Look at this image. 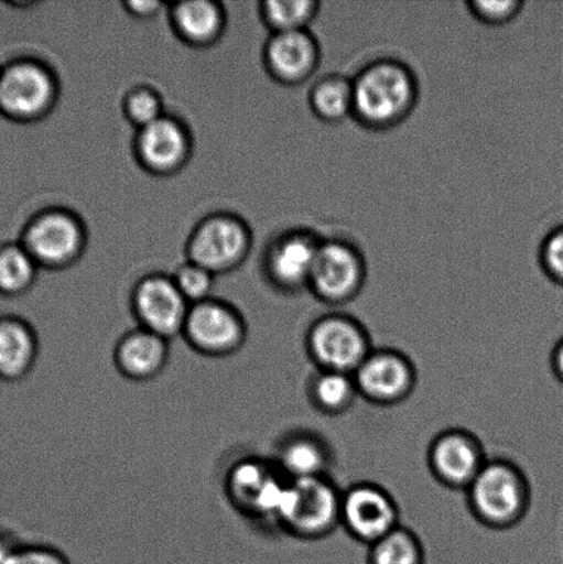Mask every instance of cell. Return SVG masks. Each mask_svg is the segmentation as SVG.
I'll list each match as a JSON object with an SVG mask.
<instances>
[{
    "mask_svg": "<svg viewBox=\"0 0 563 564\" xmlns=\"http://www.w3.org/2000/svg\"><path fill=\"white\" fill-rule=\"evenodd\" d=\"M351 82L353 116L368 129H389L408 118L415 107L416 77L400 61H375Z\"/></svg>",
    "mask_w": 563,
    "mask_h": 564,
    "instance_id": "1",
    "label": "cell"
},
{
    "mask_svg": "<svg viewBox=\"0 0 563 564\" xmlns=\"http://www.w3.org/2000/svg\"><path fill=\"white\" fill-rule=\"evenodd\" d=\"M468 507L484 527L515 528L531 507V486L526 474L509 460H488L466 490Z\"/></svg>",
    "mask_w": 563,
    "mask_h": 564,
    "instance_id": "2",
    "label": "cell"
},
{
    "mask_svg": "<svg viewBox=\"0 0 563 564\" xmlns=\"http://www.w3.org/2000/svg\"><path fill=\"white\" fill-rule=\"evenodd\" d=\"M342 491L329 477L290 480L278 527L305 541L327 538L340 527Z\"/></svg>",
    "mask_w": 563,
    "mask_h": 564,
    "instance_id": "3",
    "label": "cell"
},
{
    "mask_svg": "<svg viewBox=\"0 0 563 564\" xmlns=\"http://www.w3.org/2000/svg\"><path fill=\"white\" fill-rule=\"evenodd\" d=\"M290 480L273 458L246 456L225 474V495L235 510L248 519L278 527V517Z\"/></svg>",
    "mask_w": 563,
    "mask_h": 564,
    "instance_id": "4",
    "label": "cell"
},
{
    "mask_svg": "<svg viewBox=\"0 0 563 564\" xmlns=\"http://www.w3.org/2000/svg\"><path fill=\"white\" fill-rule=\"evenodd\" d=\"M306 352L318 370L355 375L373 350L361 323L347 314L323 315L306 332Z\"/></svg>",
    "mask_w": 563,
    "mask_h": 564,
    "instance_id": "5",
    "label": "cell"
},
{
    "mask_svg": "<svg viewBox=\"0 0 563 564\" xmlns=\"http://www.w3.org/2000/svg\"><path fill=\"white\" fill-rule=\"evenodd\" d=\"M247 330L246 321L236 308L208 299L191 306L182 337L204 357L225 358L245 347Z\"/></svg>",
    "mask_w": 563,
    "mask_h": 564,
    "instance_id": "6",
    "label": "cell"
},
{
    "mask_svg": "<svg viewBox=\"0 0 563 564\" xmlns=\"http://www.w3.org/2000/svg\"><path fill=\"white\" fill-rule=\"evenodd\" d=\"M366 281L362 253L350 242L327 240L320 242L308 290L320 301L339 306L353 301Z\"/></svg>",
    "mask_w": 563,
    "mask_h": 564,
    "instance_id": "7",
    "label": "cell"
},
{
    "mask_svg": "<svg viewBox=\"0 0 563 564\" xmlns=\"http://www.w3.org/2000/svg\"><path fill=\"white\" fill-rule=\"evenodd\" d=\"M340 527L358 543L371 546L400 527V510L382 486L361 482L342 491Z\"/></svg>",
    "mask_w": 563,
    "mask_h": 564,
    "instance_id": "8",
    "label": "cell"
},
{
    "mask_svg": "<svg viewBox=\"0 0 563 564\" xmlns=\"http://www.w3.org/2000/svg\"><path fill=\"white\" fill-rule=\"evenodd\" d=\"M353 378L358 395L382 406L405 401L415 390L418 380L410 357L394 348H373Z\"/></svg>",
    "mask_w": 563,
    "mask_h": 564,
    "instance_id": "9",
    "label": "cell"
},
{
    "mask_svg": "<svg viewBox=\"0 0 563 564\" xmlns=\"http://www.w3.org/2000/svg\"><path fill=\"white\" fill-rule=\"evenodd\" d=\"M488 458L481 442L470 431L450 429L432 441L427 464L441 485L454 490H467L481 473Z\"/></svg>",
    "mask_w": 563,
    "mask_h": 564,
    "instance_id": "10",
    "label": "cell"
},
{
    "mask_svg": "<svg viewBox=\"0 0 563 564\" xmlns=\"http://www.w3.org/2000/svg\"><path fill=\"white\" fill-rule=\"evenodd\" d=\"M132 308L140 328L171 341L182 336L191 304L174 280L152 278L137 286Z\"/></svg>",
    "mask_w": 563,
    "mask_h": 564,
    "instance_id": "11",
    "label": "cell"
},
{
    "mask_svg": "<svg viewBox=\"0 0 563 564\" xmlns=\"http://www.w3.org/2000/svg\"><path fill=\"white\" fill-rule=\"evenodd\" d=\"M52 91V82L41 66L20 63L0 72V108L15 118L41 112Z\"/></svg>",
    "mask_w": 563,
    "mask_h": 564,
    "instance_id": "12",
    "label": "cell"
},
{
    "mask_svg": "<svg viewBox=\"0 0 563 564\" xmlns=\"http://www.w3.org/2000/svg\"><path fill=\"white\" fill-rule=\"evenodd\" d=\"M169 358L170 341L142 328L127 332L113 350L116 369L132 381L156 379L167 367Z\"/></svg>",
    "mask_w": 563,
    "mask_h": 564,
    "instance_id": "13",
    "label": "cell"
},
{
    "mask_svg": "<svg viewBox=\"0 0 563 564\" xmlns=\"http://www.w3.org/2000/svg\"><path fill=\"white\" fill-rule=\"evenodd\" d=\"M273 460L289 480L329 477L333 452L322 436L295 431L280 442Z\"/></svg>",
    "mask_w": 563,
    "mask_h": 564,
    "instance_id": "14",
    "label": "cell"
},
{
    "mask_svg": "<svg viewBox=\"0 0 563 564\" xmlns=\"http://www.w3.org/2000/svg\"><path fill=\"white\" fill-rule=\"evenodd\" d=\"M246 247V234L235 220L217 218L208 220L192 241L191 252L197 267L209 273L229 268L241 257Z\"/></svg>",
    "mask_w": 563,
    "mask_h": 564,
    "instance_id": "15",
    "label": "cell"
},
{
    "mask_svg": "<svg viewBox=\"0 0 563 564\" xmlns=\"http://www.w3.org/2000/svg\"><path fill=\"white\" fill-rule=\"evenodd\" d=\"M320 242L307 231L284 237L273 248L270 256V275L275 284L285 291H300L308 288Z\"/></svg>",
    "mask_w": 563,
    "mask_h": 564,
    "instance_id": "16",
    "label": "cell"
},
{
    "mask_svg": "<svg viewBox=\"0 0 563 564\" xmlns=\"http://www.w3.org/2000/svg\"><path fill=\"white\" fill-rule=\"evenodd\" d=\"M37 357L39 337L33 326L14 315L0 317V381L24 380Z\"/></svg>",
    "mask_w": 563,
    "mask_h": 564,
    "instance_id": "17",
    "label": "cell"
},
{
    "mask_svg": "<svg viewBox=\"0 0 563 564\" xmlns=\"http://www.w3.org/2000/svg\"><path fill=\"white\" fill-rule=\"evenodd\" d=\"M80 245V231L65 215H46L35 220L26 234L25 250L33 261L59 264L69 259Z\"/></svg>",
    "mask_w": 563,
    "mask_h": 564,
    "instance_id": "18",
    "label": "cell"
},
{
    "mask_svg": "<svg viewBox=\"0 0 563 564\" xmlns=\"http://www.w3.org/2000/svg\"><path fill=\"white\" fill-rule=\"evenodd\" d=\"M268 57L281 79L300 82L316 68L318 46L305 31L279 32L269 44Z\"/></svg>",
    "mask_w": 563,
    "mask_h": 564,
    "instance_id": "19",
    "label": "cell"
},
{
    "mask_svg": "<svg viewBox=\"0 0 563 564\" xmlns=\"http://www.w3.org/2000/svg\"><path fill=\"white\" fill-rule=\"evenodd\" d=\"M307 394L312 405L328 416L349 411L360 397L353 375L333 370H317L308 381Z\"/></svg>",
    "mask_w": 563,
    "mask_h": 564,
    "instance_id": "20",
    "label": "cell"
},
{
    "mask_svg": "<svg viewBox=\"0 0 563 564\" xmlns=\"http://www.w3.org/2000/svg\"><path fill=\"white\" fill-rule=\"evenodd\" d=\"M140 148L142 158L156 169L173 167L184 156V132L173 121L160 118L143 127Z\"/></svg>",
    "mask_w": 563,
    "mask_h": 564,
    "instance_id": "21",
    "label": "cell"
},
{
    "mask_svg": "<svg viewBox=\"0 0 563 564\" xmlns=\"http://www.w3.org/2000/svg\"><path fill=\"white\" fill-rule=\"evenodd\" d=\"M314 113L336 123L353 116V82L345 76L329 75L317 82L311 94Z\"/></svg>",
    "mask_w": 563,
    "mask_h": 564,
    "instance_id": "22",
    "label": "cell"
},
{
    "mask_svg": "<svg viewBox=\"0 0 563 564\" xmlns=\"http://www.w3.org/2000/svg\"><path fill=\"white\" fill-rule=\"evenodd\" d=\"M368 564H424L422 541L412 530L400 524L369 546Z\"/></svg>",
    "mask_w": 563,
    "mask_h": 564,
    "instance_id": "23",
    "label": "cell"
},
{
    "mask_svg": "<svg viewBox=\"0 0 563 564\" xmlns=\"http://www.w3.org/2000/svg\"><path fill=\"white\" fill-rule=\"evenodd\" d=\"M35 262L26 250L8 247L0 250V293L17 296L31 286Z\"/></svg>",
    "mask_w": 563,
    "mask_h": 564,
    "instance_id": "24",
    "label": "cell"
},
{
    "mask_svg": "<svg viewBox=\"0 0 563 564\" xmlns=\"http://www.w3.org/2000/svg\"><path fill=\"white\" fill-rule=\"evenodd\" d=\"M175 17L182 32L197 41L214 35L220 24L217 6L203 0L181 3L176 8Z\"/></svg>",
    "mask_w": 563,
    "mask_h": 564,
    "instance_id": "25",
    "label": "cell"
},
{
    "mask_svg": "<svg viewBox=\"0 0 563 564\" xmlns=\"http://www.w3.org/2000/svg\"><path fill=\"white\" fill-rule=\"evenodd\" d=\"M320 4L313 0H285L264 4L268 20L279 32L303 31L317 14Z\"/></svg>",
    "mask_w": 563,
    "mask_h": 564,
    "instance_id": "26",
    "label": "cell"
},
{
    "mask_svg": "<svg viewBox=\"0 0 563 564\" xmlns=\"http://www.w3.org/2000/svg\"><path fill=\"white\" fill-rule=\"evenodd\" d=\"M174 282L182 295L193 306V304L208 301L209 292L213 290V273L197 264H187L175 275Z\"/></svg>",
    "mask_w": 563,
    "mask_h": 564,
    "instance_id": "27",
    "label": "cell"
},
{
    "mask_svg": "<svg viewBox=\"0 0 563 564\" xmlns=\"http://www.w3.org/2000/svg\"><path fill=\"white\" fill-rule=\"evenodd\" d=\"M474 17L488 25H504L516 19L522 9L523 3L517 0H473L467 3Z\"/></svg>",
    "mask_w": 563,
    "mask_h": 564,
    "instance_id": "28",
    "label": "cell"
},
{
    "mask_svg": "<svg viewBox=\"0 0 563 564\" xmlns=\"http://www.w3.org/2000/svg\"><path fill=\"white\" fill-rule=\"evenodd\" d=\"M6 564H72L69 557L55 546L20 544Z\"/></svg>",
    "mask_w": 563,
    "mask_h": 564,
    "instance_id": "29",
    "label": "cell"
},
{
    "mask_svg": "<svg viewBox=\"0 0 563 564\" xmlns=\"http://www.w3.org/2000/svg\"><path fill=\"white\" fill-rule=\"evenodd\" d=\"M540 261L551 279L563 284V225L545 237L540 250Z\"/></svg>",
    "mask_w": 563,
    "mask_h": 564,
    "instance_id": "30",
    "label": "cell"
},
{
    "mask_svg": "<svg viewBox=\"0 0 563 564\" xmlns=\"http://www.w3.org/2000/svg\"><path fill=\"white\" fill-rule=\"evenodd\" d=\"M160 107L156 97L151 93H138L132 96L129 102L131 119L142 127L153 123L160 119Z\"/></svg>",
    "mask_w": 563,
    "mask_h": 564,
    "instance_id": "31",
    "label": "cell"
},
{
    "mask_svg": "<svg viewBox=\"0 0 563 564\" xmlns=\"http://www.w3.org/2000/svg\"><path fill=\"white\" fill-rule=\"evenodd\" d=\"M20 543L6 530H0V564H6Z\"/></svg>",
    "mask_w": 563,
    "mask_h": 564,
    "instance_id": "32",
    "label": "cell"
},
{
    "mask_svg": "<svg viewBox=\"0 0 563 564\" xmlns=\"http://www.w3.org/2000/svg\"><path fill=\"white\" fill-rule=\"evenodd\" d=\"M551 367H553L556 378L563 383V339L556 343L553 354H551Z\"/></svg>",
    "mask_w": 563,
    "mask_h": 564,
    "instance_id": "33",
    "label": "cell"
},
{
    "mask_svg": "<svg viewBox=\"0 0 563 564\" xmlns=\"http://www.w3.org/2000/svg\"><path fill=\"white\" fill-rule=\"evenodd\" d=\"M159 3H152V2H132L130 3V8L132 11H137V13H152L154 9H156Z\"/></svg>",
    "mask_w": 563,
    "mask_h": 564,
    "instance_id": "34",
    "label": "cell"
}]
</instances>
